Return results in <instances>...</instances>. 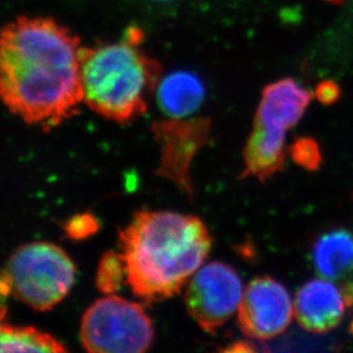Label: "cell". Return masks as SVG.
<instances>
[{"label":"cell","instance_id":"cell-21","mask_svg":"<svg viewBox=\"0 0 353 353\" xmlns=\"http://www.w3.org/2000/svg\"><path fill=\"white\" fill-rule=\"evenodd\" d=\"M326 1L334 3V5H340V3H343L345 0H326Z\"/></svg>","mask_w":353,"mask_h":353},{"label":"cell","instance_id":"cell-14","mask_svg":"<svg viewBox=\"0 0 353 353\" xmlns=\"http://www.w3.org/2000/svg\"><path fill=\"white\" fill-rule=\"evenodd\" d=\"M1 352H65L67 349L50 334L29 326L1 323Z\"/></svg>","mask_w":353,"mask_h":353},{"label":"cell","instance_id":"cell-13","mask_svg":"<svg viewBox=\"0 0 353 353\" xmlns=\"http://www.w3.org/2000/svg\"><path fill=\"white\" fill-rule=\"evenodd\" d=\"M203 81L189 71H175L159 81L157 102L170 118H187L194 114L205 100Z\"/></svg>","mask_w":353,"mask_h":353},{"label":"cell","instance_id":"cell-10","mask_svg":"<svg viewBox=\"0 0 353 353\" xmlns=\"http://www.w3.org/2000/svg\"><path fill=\"white\" fill-rule=\"evenodd\" d=\"M312 97L293 78L278 80L264 88L254 123L286 132L300 121Z\"/></svg>","mask_w":353,"mask_h":353},{"label":"cell","instance_id":"cell-1","mask_svg":"<svg viewBox=\"0 0 353 353\" xmlns=\"http://www.w3.org/2000/svg\"><path fill=\"white\" fill-rule=\"evenodd\" d=\"M0 94L12 114L43 130L83 102L79 39L48 17H17L0 40Z\"/></svg>","mask_w":353,"mask_h":353},{"label":"cell","instance_id":"cell-20","mask_svg":"<svg viewBox=\"0 0 353 353\" xmlns=\"http://www.w3.org/2000/svg\"><path fill=\"white\" fill-rule=\"evenodd\" d=\"M341 294L343 296L344 302L347 307H353V283L352 281H347L344 283L342 288H341Z\"/></svg>","mask_w":353,"mask_h":353},{"label":"cell","instance_id":"cell-5","mask_svg":"<svg viewBox=\"0 0 353 353\" xmlns=\"http://www.w3.org/2000/svg\"><path fill=\"white\" fill-rule=\"evenodd\" d=\"M79 335L88 352L142 353L151 347L154 330L140 304L111 294L85 311Z\"/></svg>","mask_w":353,"mask_h":353},{"label":"cell","instance_id":"cell-17","mask_svg":"<svg viewBox=\"0 0 353 353\" xmlns=\"http://www.w3.org/2000/svg\"><path fill=\"white\" fill-rule=\"evenodd\" d=\"M99 222L93 214L83 213L74 215L64 224V232L74 240L86 239L99 230Z\"/></svg>","mask_w":353,"mask_h":353},{"label":"cell","instance_id":"cell-8","mask_svg":"<svg viewBox=\"0 0 353 353\" xmlns=\"http://www.w3.org/2000/svg\"><path fill=\"white\" fill-rule=\"evenodd\" d=\"M293 314L294 305L286 287L271 276H257L243 290L236 321L245 335L265 341L283 334Z\"/></svg>","mask_w":353,"mask_h":353},{"label":"cell","instance_id":"cell-12","mask_svg":"<svg viewBox=\"0 0 353 353\" xmlns=\"http://www.w3.org/2000/svg\"><path fill=\"white\" fill-rule=\"evenodd\" d=\"M311 262L323 278L339 280L353 271V234L344 228L326 231L311 246Z\"/></svg>","mask_w":353,"mask_h":353},{"label":"cell","instance_id":"cell-9","mask_svg":"<svg viewBox=\"0 0 353 353\" xmlns=\"http://www.w3.org/2000/svg\"><path fill=\"white\" fill-rule=\"evenodd\" d=\"M345 302L341 290L326 280H310L297 290L294 314L300 326L314 334L334 330L342 321Z\"/></svg>","mask_w":353,"mask_h":353},{"label":"cell","instance_id":"cell-18","mask_svg":"<svg viewBox=\"0 0 353 353\" xmlns=\"http://www.w3.org/2000/svg\"><path fill=\"white\" fill-rule=\"evenodd\" d=\"M316 97L323 105H332L340 99V86L332 80H323L316 86Z\"/></svg>","mask_w":353,"mask_h":353},{"label":"cell","instance_id":"cell-7","mask_svg":"<svg viewBox=\"0 0 353 353\" xmlns=\"http://www.w3.org/2000/svg\"><path fill=\"white\" fill-rule=\"evenodd\" d=\"M154 140L160 148V161L156 174L163 177L194 198L190 168L194 156L210 142L212 121L210 118H170L151 125Z\"/></svg>","mask_w":353,"mask_h":353},{"label":"cell","instance_id":"cell-2","mask_svg":"<svg viewBox=\"0 0 353 353\" xmlns=\"http://www.w3.org/2000/svg\"><path fill=\"white\" fill-rule=\"evenodd\" d=\"M118 238L127 283L145 303L180 293L212 248L203 221L165 210H139Z\"/></svg>","mask_w":353,"mask_h":353},{"label":"cell","instance_id":"cell-11","mask_svg":"<svg viewBox=\"0 0 353 353\" xmlns=\"http://www.w3.org/2000/svg\"><path fill=\"white\" fill-rule=\"evenodd\" d=\"M285 137L286 132L254 123L243 151L245 168L240 179L254 176L264 182L283 170L286 158Z\"/></svg>","mask_w":353,"mask_h":353},{"label":"cell","instance_id":"cell-4","mask_svg":"<svg viewBox=\"0 0 353 353\" xmlns=\"http://www.w3.org/2000/svg\"><path fill=\"white\" fill-rule=\"evenodd\" d=\"M76 267L61 247L37 241L24 243L7 261L1 295H12L31 309L48 311L70 292Z\"/></svg>","mask_w":353,"mask_h":353},{"label":"cell","instance_id":"cell-16","mask_svg":"<svg viewBox=\"0 0 353 353\" xmlns=\"http://www.w3.org/2000/svg\"><path fill=\"white\" fill-rule=\"evenodd\" d=\"M290 157L307 170H318L321 166L323 154L319 144L311 137H300L290 147Z\"/></svg>","mask_w":353,"mask_h":353},{"label":"cell","instance_id":"cell-19","mask_svg":"<svg viewBox=\"0 0 353 353\" xmlns=\"http://www.w3.org/2000/svg\"><path fill=\"white\" fill-rule=\"evenodd\" d=\"M224 351H228V352H255L257 351V347L248 341H238L225 347Z\"/></svg>","mask_w":353,"mask_h":353},{"label":"cell","instance_id":"cell-15","mask_svg":"<svg viewBox=\"0 0 353 353\" xmlns=\"http://www.w3.org/2000/svg\"><path fill=\"white\" fill-rule=\"evenodd\" d=\"M123 276H126V270L120 253L114 250L105 252L97 267L95 276L97 290L104 295L116 293L123 283Z\"/></svg>","mask_w":353,"mask_h":353},{"label":"cell","instance_id":"cell-3","mask_svg":"<svg viewBox=\"0 0 353 353\" xmlns=\"http://www.w3.org/2000/svg\"><path fill=\"white\" fill-rule=\"evenodd\" d=\"M142 40L143 32L132 27L117 43L80 48L83 103L95 114L117 123L145 114L161 65L144 53Z\"/></svg>","mask_w":353,"mask_h":353},{"label":"cell","instance_id":"cell-6","mask_svg":"<svg viewBox=\"0 0 353 353\" xmlns=\"http://www.w3.org/2000/svg\"><path fill=\"white\" fill-rule=\"evenodd\" d=\"M243 295L234 268L214 261L203 264L188 281L184 304L201 330L215 334L238 310Z\"/></svg>","mask_w":353,"mask_h":353},{"label":"cell","instance_id":"cell-22","mask_svg":"<svg viewBox=\"0 0 353 353\" xmlns=\"http://www.w3.org/2000/svg\"><path fill=\"white\" fill-rule=\"evenodd\" d=\"M350 333L353 335V320L352 323H350Z\"/></svg>","mask_w":353,"mask_h":353}]
</instances>
